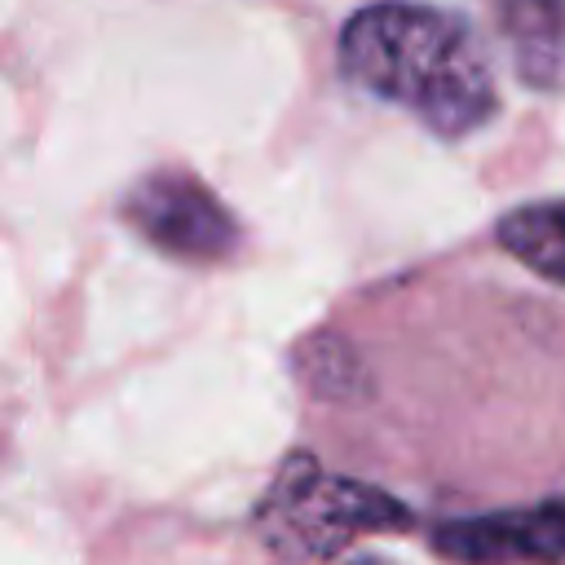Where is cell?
Masks as SVG:
<instances>
[{
	"label": "cell",
	"mask_w": 565,
	"mask_h": 565,
	"mask_svg": "<svg viewBox=\"0 0 565 565\" xmlns=\"http://www.w3.org/2000/svg\"><path fill=\"white\" fill-rule=\"evenodd\" d=\"M340 71L450 141L477 132L499 110L481 35L437 4L380 0L358 9L340 31Z\"/></svg>",
	"instance_id": "cell-1"
},
{
	"label": "cell",
	"mask_w": 565,
	"mask_h": 565,
	"mask_svg": "<svg viewBox=\"0 0 565 565\" xmlns=\"http://www.w3.org/2000/svg\"><path fill=\"white\" fill-rule=\"evenodd\" d=\"M256 525L278 556L300 565L340 556L362 534L411 530V512L380 486L322 472L309 455H291L260 499Z\"/></svg>",
	"instance_id": "cell-2"
},
{
	"label": "cell",
	"mask_w": 565,
	"mask_h": 565,
	"mask_svg": "<svg viewBox=\"0 0 565 565\" xmlns=\"http://www.w3.org/2000/svg\"><path fill=\"white\" fill-rule=\"evenodd\" d=\"M124 221L163 256L190 265L230 260L243 243L234 212L185 168H154L124 194Z\"/></svg>",
	"instance_id": "cell-3"
},
{
	"label": "cell",
	"mask_w": 565,
	"mask_h": 565,
	"mask_svg": "<svg viewBox=\"0 0 565 565\" xmlns=\"http://www.w3.org/2000/svg\"><path fill=\"white\" fill-rule=\"evenodd\" d=\"M433 547L455 565H565V494L446 521Z\"/></svg>",
	"instance_id": "cell-4"
},
{
	"label": "cell",
	"mask_w": 565,
	"mask_h": 565,
	"mask_svg": "<svg viewBox=\"0 0 565 565\" xmlns=\"http://www.w3.org/2000/svg\"><path fill=\"white\" fill-rule=\"evenodd\" d=\"M499 243L534 274L565 287V199L525 203L499 221Z\"/></svg>",
	"instance_id": "cell-5"
},
{
	"label": "cell",
	"mask_w": 565,
	"mask_h": 565,
	"mask_svg": "<svg viewBox=\"0 0 565 565\" xmlns=\"http://www.w3.org/2000/svg\"><path fill=\"white\" fill-rule=\"evenodd\" d=\"M300 565H388L371 552H340V556H322V561H300Z\"/></svg>",
	"instance_id": "cell-6"
}]
</instances>
